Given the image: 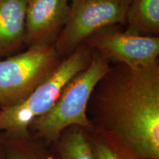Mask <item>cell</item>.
<instances>
[{"mask_svg": "<svg viewBox=\"0 0 159 159\" xmlns=\"http://www.w3.org/2000/svg\"><path fill=\"white\" fill-rule=\"evenodd\" d=\"M91 128L116 137L144 159H159V61L112 63L87 107Z\"/></svg>", "mask_w": 159, "mask_h": 159, "instance_id": "1", "label": "cell"}, {"mask_svg": "<svg viewBox=\"0 0 159 159\" xmlns=\"http://www.w3.org/2000/svg\"><path fill=\"white\" fill-rule=\"evenodd\" d=\"M92 52L90 64L69 81L52 107L30 122L28 131L33 139L52 146L69 127L79 126L85 130L91 128L87 116L89 99L111 64L102 55Z\"/></svg>", "mask_w": 159, "mask_h": 159, "instance_id": "2", "label": "cell"}, {"mask_svg": "<svg viewBox=\"0 0 159 159\" xmlns=\"http://www.w3.org/2000/svg\"><path fill=\"white\" fill-rule=\"evenodd\" d=\"M92 55V51L82 43L71 55L64 57L54 72L22 102L0 110V132L28 134L32 121L52 107L69 81L90 64Z\"/></svg>", "mask_w": 159, "mask_h": 159, "instance_id": "3", "label": "cell"}, {"mask_svg": "<svg viewBox=\"0 0 159 159\" xmlns=\"http://www.w3.org/2000/svg\"><path fill=\"white\" fill-rule=\"evenodd\" d=\"M63 59L54 46H35L0 60V110L22 102L54 72Z\"/></svg>", "mask_w": 159, "mask_h": 159, "instance_id": "4", "label": "cell"}, {"mask_svg": "<svg viewBox=\"0 0 159 159\" xmlns=\"http://www.w3.org/2000/svg\"><path fill=\"white\" fill-rule=\"evenodd\" d=\"M130 0H71L67 22L54 44L62 58L69 56L99 30L124 27Z\"/></svg>", "mask_w": 159, "mask_h": 159, "instance_id": "5", "label": "cell"}, {"mask_svg": "<svg viewBox=\"0 0 159 159\" xmlns=\"http://www.w3.org/2000/svg\"><path fill=\"white\" fill-rule=\"evenodd\" d=\"M83 43L112 63L131 67L145 66L158 62L159 36L130 34L122 25H113L95 32Z\"/></svg>", "mask_w": 159, "mask_h": 159, "instance_id": "6", "label": "cell"}, {"mask_svg": "<svg viewBox=\"0 0 159 159\" xmlns=\"http://www.w3.org/2000/svg\"><path fill=\"white\" fill-rule=\"evenodd\" d=\"M71 0H28L25 47L54 46L68 20Z\"/></svg>", "mask_w": 159, "mask_h": 159, "instance_id": "7", "label": "cell"}, {"mask_svg": "<svg viewBox=\"0 0 159 159\" xmlns=\"http://www.w3.org/2000/svg\"><path fill=\"white\" fill-rule=\"evenodd\" d=\"M28 0H0V58L25 47L26 7Z\"/></svg>", "mask_w": 159, "mask_h": 159, "instance_id": "8", "label": "cell"}, {"mask_svg": "<svg viewBox=\"0 0 159 159\" xmlns=\"http://www.w3.org/2000/svg\"><path fill=\"white\" fill-rule=\"evenodd\" d=\"M124 30L142 36H159V0H130Z\"/></svg>", "mask_w": 159, "mask_h": 159, "instance_id": "9", "label": "cell"}, {"mask_svg": "<svg viewBox=\"0 0 159 159\" xmlns=\"http://www.w3.org/2000/svg\"><path fill=\"white\" fill-rule=\"evenodd\" d=\"M3 134L7 159H61L51 146L33 139L29 133Z\"/></svg>", "mask_w": 159, "mask_h": 159, "instance_id": "10", "label": "cell"}, {"mask_svg": "<svg viewBox=\"0 0 159 159\" xmlns=\"http://www.w3.org/2000/svg\"><path fill=\"white\" fill-rule=\"evenodd\" d=\"M86 133L94 159H144L112 135L92 128Z\"/></svg>", "mask_w": 159, "mask_h": 159, "instance_id": "11", "label": "cell"}, {"mask_svg": "<svg viewBox=\"0 0 159 159\" xmlns=\"http://www.w3.org/2000/svg\"><path fill=\"white\" fill-rule=\"evenodd\" d=\"M51 147L61 159H94L86 130L79 126H71L63 130Z\"/></svg>", "mask_w": 159, "mask_h": 159, "instance_id": "12", "label": "cell"}, {"mask_svg": "<svg viewBox=\"0 0 159 159\" xmlns=\"http://www.w3.org/2000/svg\"><path fill=\"white\" fill-rule=\"evenodd\" d=\"M0 159H7L3 132H0Z\"/></svg>", "mask_w": 159, "mask_h": 159, "instance_id": "13", "label": "cell"}]
</instances>
